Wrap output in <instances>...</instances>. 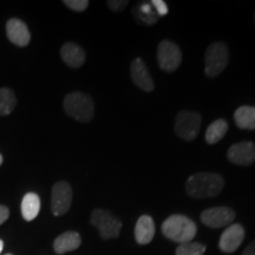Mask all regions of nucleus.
<instances>
[{
    "mask_svg": "<svg viewBox=\"0 0 255 255\" xmlns=\"http://www.w3.org/2000/svg\"><path fill=\"white\" fill-rule=\"evenodd\" d=\"M242 255H255V240L251 245H248Z\"/></svg>",
    "mask_w": 255,
    "mask_h": 255,
    "instance_id": "bb28decb",
    "label": "nucleus"
},
{
    "mask_svg": "<svg viewBox=\"0 0 255 255\" xmlns=\"http://www.w3.org/2000/svg\"><path fill=\"white\" fill-rule=\"evenodd\" d=\"M1 163H2V156L0 154V165H1Z\"/></svg>",
    "mask_w": 255,
    "mask_h": 255,
    "instance_id": "c85d7f7f",
    "label": "nucleus"
},
{
    "mask_svg": "<svg viewBox=\"0 0 255 255\" xmlns=\"http://www.w3.org/2000/svg\"><path fill=\"white\" fill-rule=\"evenodd\" d=\"M81 244V235L77 232H65L53 242V250L57 254H64L77 250Z\"/></svg>",
    "mask_w": 255,
    "mask_h": 255,
    "instance_id": "dca6fc26",
    "label": "nucleus"
},
{
    "mask_svg": "<svg viewBox=\"0 0 255 255\" xmlns=\"http://www.w3.org/2000/svg\"><path fill=\"white\" fill-rule=\"evenodd\" d=\"M155 237V223L151 216L142 215L135 227V239L139 245L150 244Z\"/></svg>",
    "mask_w": 255,
    "mask_h": 255,
    "instance_id": "2eb2a0df",
    "label": "nucleus"
},
{
    "mask_svg": "<svg viewBox=\"0 0 255 255\" xmlns=\"http://www.w3.org/2000/svg\"><path fill=\"white\" fill-rule=\"evenodd\" d=\"M63 2L68 6L69 8H71L73 11H77V12L84 11V9H87L89 6L88 0H65V1Z\"/></svg>",
    "mask_w": 255,
    "mask_h": 255,
    "instance_id": "5701e85b",
    "label": "nucleus"
},
{
    "mask_svg": "<svg viewBox=\"0 0 255 255\" xmlns=\"http://www.w3.org/2000/svg\"><path fill=\"white\" fill-rule=\"evenodd\" d=\"M17 98L14 92L9 89H0V116H6L13 111Z\"/></svg>",
    "mask_w": 255,
    "mask_h": 255,
    "instance_id": "412c9836",
    "label": "nucleus"
},
{
    "mask_svg": "<svg viewBox=\"0 0 255 255\" xmlns=\"http://www.w3.org/2000/svg\"><path fill=\"white\" fill-rule=\"evenodd\" d=\"M64 110L78 122H90L95 115V105L90 96L83 92H71L64 98Z\"/></svg>",
    "mask_w": 255,
    "mask_h": 255,
    "instance_id": "7ed1b4c3",
    "label": "nucleus"
},
{
    "mask_svg": "<svg viewBox=\"0 0 255 255\" xmlns=\"http://www.w3.org/2000/svg\"><path fill=\"white\" fill-rule=\"evenodd\" d=\"M228 131V123L226 120L219 119L208 127L206 131V141L208 144H216L221 141Z\"/></svg>",
    "mask_w": 255,
    "mask_h": 255,
    "instance_id": "aec40b11",
    "label": "nucleus"
},
{
    "mask_svg": "<svg viewBox=\"0 0 255 255\" xmlns=\"http://www.w3.org/2000/svg\"><path fill=\"white\" fill-rule=\"evenodd\" d=\"M254 20H255V15H254Z\"/></svg>",
    "mask_w": 255,
    "mask_h": 255,
    "instance_id": "7c9ffc66",
    "label": "nucleus"
},
{
    "mask_svg": "<svg viewBox=\"0 0 255 255\" xmlns=\"http://www.w3.org/2000/svg\"><path fill=\"white\" fill-rule=\"evenodd\" d=\"M8 216H9V210L7 209V207L0 206V225H2V223L8 219Z\"/></svg>",
    "mask_w": 255,
    "mask_h": 255,
    "instance_id": "a878e982",
    "label": "nucleus"
},
{
    "mask_svg": "<svg viewBox=\"0 0 255 255\" xmlns=\"http://www.w3.org/2000/svg\"><path fill=\"white\" fill-rule=\"evenodd\" d=\"M128 4H129V1H126V0H109L108 1V6L115 12L123 11Z\"/></svg>",
    "mask_w": 255,
    "mask_h": 255,
    "instance_id": "393cba45",
    "label": "nucleus"
},
{
    "mask_svg": "<svg viewBox=\"0 0 255 255\" xmlns=\"http://www.w3.org/2000/svg\"><path fill=\"white\" fill-rule=\"evenodd\" d=\"M245 239V229L239 223H234L222 233L219 241L220 250L225 253H234L241 246Z\"/></svg>",
    "mask_w": 255,
    "mask_h": 255,
    "instance_id": "9b49d317",
    "label": "nucleus"
},
{
    "mask_svg": "<svg viewBox=\"0 0 255 255\" xmlns=\"http://www.w3.org/2000/svg\"><path fill=\"white\" fill-rule=\"evenodd\" d=\"M206 246L199 242H186L176 248V255H203Z\"/></svg>",
    "mask_w": 255,
    "mask_h": 255,
    "instance_id": "4be33fe9",
    "label": "nucleus"
},
{
    "mask_svg": "<svg viewBox=\"0 0 255 255\" xmlns=\"http://www.w3.org/2000/svg\"><path fill=\"white\" fill-rule=\"evenodd\" d=\"M6 33L8 39L18 46H26L30 43V31L24 21L19 19H9L6 24Z\"/></svg>",
    "mask_w": 255,
    "mask_h": 255,
    "instance_id": "ddd939ff",
    "label": "nucleus"
},
{
    "mask_svg": "<svg viewBox=\"0 0 255 255\" xmlns=\"http://www.w3.org/2000/svg\"><path fill=\"white\" fill-rule=\"evenodd\" d=\"M229 162L237 165L253 164L255 162V144L253 142H240L233 144L227 151Z\"/></svg>",
    "mask_w": 255,
    "mask_h": 255,
    "instance_id": "9d476101",
    "label": "nucleus"
},
{
    "mask_svg": "<svg viewBox=\"0 0 255 255\" xmlns=\"http://www.w3.org/2000/svg\"><path fill=\"white\" fill-rule=\"evenodd\" d=\"M235 212L228 207H214L203 210L201 221L209 228H221L229 226L234 221Z\"/></svg>",
    "mask_w": 255,
    "mask_h": 255,
    "instance_id": "1a4fd4ad",
    "label": "nucleus"
},
{
    "mask_svg": "<svg viewBox=\"0 0 255 255\" xmlns=\"http://www.w3.org/2000/svg\"><path fill=\"white\" fill-rule=\"evenodd\" d=\"M91 223L100 231L101 237L104 240L119 238L121 229H122V222L116 216H114L108 210L101 208L92 212Z\"/></svg>",
    "mask_w": 255,
    "mask_h": 255,
    "instance_id": "39448f33",
    "label": "nucleus"
},
{
    "mask_svg": "<svg viewBox=\"0 0 255 255\" xmlns=\"http://www.w3.org/2000/svg\"><path fill=\"white\" fill-rule=\"evenodd\" d=\"M6 255H11V254H6Z\"/></svg>",
    "mask_w": 255,
    "mask_h": 255,
    "instance_id": "c756f323",
    "label": "nucleus"
},
{
    "mask_svg": "<svg viewBox=\"0 0 255 255\" xmlns=\"http://www.w3.org/2000/svg\"><path fill=\"white\" fill-rule=\"evenodd\" d=\"M60 56H62V59L66 65L75 69L81 68L85 63V58H87L84 50L75 43L64 44L62 50H60Z\"/></svg>",
    "mask_w": 255,
    "mask_h": 255,
    "instance_id": "4468645a",
    "label": "nucleus"
},
{
    "mask_svg": "<svg viewBox=\"0 0 255 255\" xmlns=\"http://www.w3.org/2000/svg\"><path fill=\"white\" fill-rule=\"evenodd\" d=\"M235 124L244 130H255V107L244 105L234 114Z\"/></svg>",
    "mask_w": 255,
    "mask_h": 255,
    "instance_id": "a211bd4d",
    "label": "nucleus"
},
{
    "mask_svg": "<svg viewBox=\"0 0 255 255\" xmlns=\"http://www.w3.org/2000/svg\"><path fill=\"white\" fill-rule=\"evenodd\" d=\"M132 82L138 87L141 90L150 92L154 90L155 84L152 81L150 72L146 68L145 63L141 58H136L132 60L131 68H130Z\"/></svg>",
    "mask_w": 255,
    "mask_h": 255,
    "instance_id": "f8f14e48",
    "label": "nucleus"
},
{
    "mask_svg": "<svg viewBox=\"0 0 255 255\" xmlns=\"http://www.w3.org/2000/svg\"><path fill=\"white\" fill-rule=\"evenodd\" d=\"M2 248H4V242L0 240V253H1V252H2Z\"/></svg>",
    "mask_w": 255,
    "mask_h": 255,
    "instance_id": "cd10ccee",
    "label": "nucleus"
},
{
    "mask_svg": "<svg viewBox=\"0 0 255 255\" xmlns=\"http://www.w3.org/2000/svg\"><path fill=\"white\" fill-rule=\"evenodd\" d=\"M225 187V180L220 174L197 173L188 178L186 189L191 197L207 199L215 197L221 193Z\"/></svg>",
    "mask_w": 255,
    "mask_h": 255,
    "instance_id": "f257e3e1",
    "label": "nucleus"
},
{
    "mask_svg": "<svg viewBox=\"0 0 255 255\" xmlns=\"http://www.w3.org/2000/svg\"><path fill=\"white\" fill-rule=\"evenodd\" d=\"M72 202V189L68 182H57L52 188L51 208L53 215H64L70 209Z\"/></svg>",
    "mask_w": 255,
    "mask_h": 255,
    "instance_id": "6e6552de",
    "label": "nucleus"
},
{
    "mask_svg": "<svg viewBox=\"0 0 255 255\" xmlns=\"http://www.w3.org/2000/svg\"><path fill=\"white\" fill-rule=\"evenodd\" d=\"M152 6H154L156 13L158 14V17H164V15L168 14V6L163 0H152L151 1Z\"/></svg>",
    "mask_w": 255,
    "mask_h": 255,
    "instance_id": "b1692460",
    "label": "nucleus"
},
{
    "mask_svg": "<svg viewBox=\"0 0 255 255\" xmlns=\"http://www.w3.org/2000/svg\"><path fill=\"white\" fill-rule=\"evenodd\" d=\"M157 62L163 71L173 72L182 63V52L174 41L162 40L157 47Z\"/></svg>",
    "mask_w": 255,
    "mask_h": 255,
    "instance_id": "0eeeda50",
    "label": "nucleus"
},
{
    "mask_svg": "<svg viewBox=\"0 0 255 255\" xmlns=\"http://www.w3.org/2000/svg\"><path fill=\"white\" fill-rule=\"evenodd\" d=\"M40 210V199L37 194L27 193L21 201V215L26 221H32L37 218Z\"/></svg>",
    "mask_w": 255,
    "mask_h": 255,
    "instance_id": "6ab92c4d",
    "label": "nucleus"
},
{
    "mask_svg": "<svg viewBox=\"0 0 255 255\" xmlns=\"http://www.w3.org/2000/svg\"><path fill=\"white\" fill-rule=\"evenodd\" d=\"M229 62L228 47L222 41L210 44L205 56V72L207 77H218L227 68Z\"/></svg>",
    "mask_w": 255,
    "mask_h": 255,
    "instance_id": "20e7f679",
    "label": "nucleus"
},
{
    "mask_svg": "<svg viewBox=\"0 0 255 255\" xmlns=\"http://www.w3.org/2000/svg\"><path fill=\"white\" fill-rule=\"evenodd\" d=\"M201 128V115L196 111L182 110L175 121V131L184 141H194Z\"/></svg>",
    "mask_w": 255,
    "mask_h": 255,
    "instance_id": "423d86ee",
    "label": "nucleus"
},
{
    "mask_svg": "<svg viewBox=\"0 0 255 255\" xmlns=\"http://www.w3.org/2000/svg\"><path fill=\"white\" fill-rule=\"evenodd\" d=\"M162 233L169 240L186 244L191 242L197 233V227L193 220L184 215L175 214L169 216L162 225Z\"/></svg>",
    "mask_w": 255,
    "mask_h": 255,
    "instance_id": "f03ea898",
    "label": "nucleus"
},
{
    "mask_svg": "<svg viewBox=\"0 0 255 255\" xmlns=\"http://www.w3.org/2000/svg\"><path fill=\"white\" fill-rule=\"evenodd\" d=\"M132 14L138 23H141L142 25H146V26L154 25L159 18L158 14L156 13L151 1L137 2L135 7L132 8Z\"/></svg>",
    "mask_w": 255,
    "mask_h": 255,
    "instance_id": "f3484780",
    "label": "nucleus"
}]
</instances>
